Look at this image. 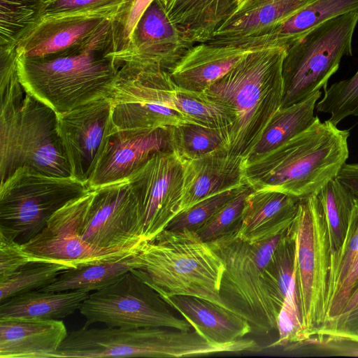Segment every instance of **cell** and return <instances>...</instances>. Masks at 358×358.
<instances>
[{
  "mask_svg": "<svg viewBox=\"0 0 358 358\" xmlns=\"http://www.w3.org/2000/svg\"><path fill=\"white\" fill-rule=\"evenodd\" d=\"M111 19L89 38L58 55L29 59L17 56V73L25 92L62 114L107 97L120 65L112 52Z\"/></svg>",
  "mask_w": 358,
  "mask_h": 358,
  "instance_id": "1",
  "label": "cell"
},
{
  "mask_svg": "<svg viewBox=\"0 0 358 358\" xmlns=\"http://www.w3.org/2000/svg\"><path fill=\"white\" fill-rule=\"evenodd\" d=\"M350 132L319 117L307 129L259 157L244 162L246 184L301 199L337 177L349 157Z\"/></svg>",
  "mask_w": 358,
  "mask_h": 358,
  "instance_id": "2",
  "label": "cell"
},
{
  "mask_svg": "<svg viewBox=\"0 0 358 358\" xmlns=\"http://www.w3.org/2000/svg\"><path fill=\"white\" fill-rule=\"evenodd\" d=\"M286 50L279 47L250 50L203 92L232 117L229 127L231 153L245 159L281 108Z\"/></svg>",
  "mask_w": 358,
  "mask_h": 358,
  "instance_id": "3",
  "label": "cell"
},
{
  "mask_svg": "<svg viewBox=\"0 0 358 358\" xmlns=\"http://www.w3.org/2000/svg\"><path fill=\"white\" fill-rule=\"evenodd\" d=\"M1 182L20 167L72 176L58 132L57 113L25 92L18 73L0 88Z\"/></svg>",
  "mask_w": 358,
  "mask_h": 358,
  "instance_id": "4",
  "label": "cell"
},
{
  "mask_svg": "<svg viewBox=\"0 0 358 358\" xmlns=\"http://www.w3.org/2000/svg\"><path fill=\"white\" fill-rule=\"evenodd\" d=\"M139 255L143 265L131 271L162 299L196 296L236 315L220 294L224 262L194 231L165 229L143 242Z\"/></svg>",
  "mask_w": 358,
  "mask_h": 358,
  "instance_id": "5",
  "label": "cell"
},
{
  "mask_svg": "<svg viewBox=\"0 0 358 358\" xmlns=\"http://www.w3.org/2000/svg\"><path fill=\"white\" fill-rule=\"evenodd\" d=\"M287 230L259 242L248 243L238 238L232 229L209 242L224 264L220 296L235 314L260 334H268L277 328L280 309L269 294L264 272Z\"/></svg>",
  "mask_w": 358,
  "mask_h": 358,
  "instance_id": "6",
  "label": "cell"
},
{
  "mask_svg": "<svg viewBox=\"0 0 358 358\" xmlns=\"http://www.w3.org/2000/svg\"><path fill=\"white\" fill-rule=\"evenodd\" d=\"M230 350L229 343H209L194 330L169 327H82L68 334L55 358H180L227 352Z\"/></svg>",
  "mask_w": 358,
  "mask_h": 358,
  "instance_id": "7",
  "label": "cell"
},
{
  "mask_svg": "<svg viewBox=\"0 0 358 358\" xmlns=\"http://www.w3.org/2000/svg\"><path fill=\"white\" fill-rule=\"evenodd\" d=\"M358 10L333 17L315 27L286 50L282 63L281 108L301 101L327 87L341 59L352 55Z\"/></svg>",
  "mask_w": 358,
  "mask_h": 358,
  "instance_id": "8",
  "label": "cell"
},
{
  "mask_svg": "<svg viewBox=\"0 0 358 358\" xmlns=\"http://www.w3.org/2000/svg\"><path fill=\"white\" fill-rule=\"evenodd\" d=\"M90 190L73 176L20 167L0 185V232L24 243L40 233L55 212Z\"/></svg>",
  "mask_w": 358,
  "mask_h": 358,
  "instance_id": "9",
  "label": "cell"
},
{
  "mask_svg": "<svg viewBox=\"0 0 358 358\" xmlns=\"http://www.w3.org/2000/svg\"><path fill=\"white\" fill-rule=\"evenodd\" d=\"M296 287L308 337L326 322L330 243L317 194L300 199L294 220Z\"/></svg>",
  "mask_w": 358,
  "mask_h": 358,
  "instance_id": "10",
  "label": "cell"
},
{
  "mask_svg": "<svg viewBox=\"0 0 358 358\" xmlns=\"http://www.w3.org/2000/svg\"><path fill=\"white\" fill-rule=\"evenodd\" d=\"M176 88L166 71L133 63L122 64L107 96L111 105L113 130L194 123L177 108Z\"/></svg>",
  "mask_w": 358,
  "mask_h": 358,
  "instance_id": "11",
  "label": "cell"
},
{
  "mask_svg": "<svg viewBox=\"0 0 358 358\" xmlns=\"http://www.w3.org/2000/svg\"><path fill=\"white\" fill-rule=\"evenodd\" d=\"M169 305L131 271L114 283L89 294L79 310L83 327L101 322L109 327H169L189 331L191 325L176 316Z\"/></svg>",
  "mask_w": 358,
  "mask_h": 358,
  "instance_id": "12",
  "label": "cell"
},
{
  "mask_svg": "<svg viewBox=\"0 0 358 358\" xmlns=\"http://www.w3.org/2000/svg\"><path fill=\"white\" fill-rule=\"evenodd\" d=\"M94 190L76 198L55 212L37 235L22 243L29 262L59 264L69 269L116 259L136 252L141 245L122 249L97 248L84 241L78 227Z\"/></svg>",
  "mask_w": 358,
  "mask_h": 358,
  "instance_id": "13",
  "label": "cell"
},
{
  "mask_svg": "<svg viewBox=\"0 0 358 358\" xmlns=\"http://www.w3.org/2000/svg\"><path fill=\"white\" fill-rule=\"evenodd\" d=\"M185 163L173 150L159 152L127 179L137 201L145 241L165 230L179 213Z\"/></svg>",
  "mask_w": 358,
  "mask_h": 358,
  "instance_id": "14",
  "label": "cell"
},
{
  "mask_svg": "<svg viewBox=\"0 0 358 358\" xmlns=\"http://www.w3.org/2000/svg\"><path fill=\"white\" fill-rule=\"evenodd\" d=\"M78 232L84 241L101 249L128 248L145 242L128 180L94 189Z\"/></svg>",
  "mask_w": 358,
  "mask_h": 358,
  "instance_id": "15",
  "label": "cell"
},
{
  "mask_svg": "<svg viewBox=\"0 0 358 358\" xmlns=\"http://www.w3.org/2000/svg\"><path fill=\"white\" fill-rule=\"evenodd\" d=\"M57 119L71 175L87 185L113 129L110 103L99 98L57 114Z\"/></svg>",
  "mask_w": 358,
  "mask_h": 358,
  "instance_id": "16",
  "label": "cell"
},
{
  "mask_svg": "<svg viewBox=\"0 0 358 358\" xmlns=\"http://www.w3.org/2000/svg\"><path fill=\"white\" fill-rule=\"evenodd\" d=\"M171 150V127L113 129L87 186L94 190L126 180L155 155Z\"/></svg>",
  "mask_w": 358,
  "mask_h": 358,
  "instance_id": "17",
  "label": "cell"
},
{
  "mask_svg": "<svg viewBox=\"0 0 358 358\" xmlns=\"http://www.w3.org/2000/svg\"><path fill=\"white\" fill-rule=\"evenodd\" d=\"M196 43L169 19L157 0L141 15L131 36L123 63L157 68L169 73Z\"/></svg>",
  "mask_w": 358,
  "mask_h": 358,
  "instance_id": "18",
  "label": "cell"
},
{
  "mask_svg": "<svg viewBox=\"0 0 358 358\" xmlns=\"http://www.w3.org/2000/svg\"><path fill=\"white\" fill-rule=\"evenodd\" d=\"M113 15L102 13L43 15L17 42V56L43 59L81 44Z\"/></svg>",
  "mask_w": 358,
  "mask_h": 358,
  "instance_id": "19",
  "label": "cell"
},
{
  "mask_svg": "<svg viewBox=\"0 0 358 358\" xmlns=\"http://www.w3.org/2000/svg\"><path fill=\"white\" fill-rule=\"evenodd\" d=\"M243 159L224 148L186 161L179 213L206 198L245 185Z\"/></svg>",
  "mask_w": 358,
  "mask_h": 358,
  "instance_id": "20",
  "label": "cell"
},
{
  "mask_svg": "<svg viewBox=\"0 0 358 358\" xmlns=\"http://www.w3.org/2000/svg\"><path fill=\"white\" fill-rule=\"evenodd\" d=\"M300 199L268 189L252 190L246 196L234 235L248 243L273 237L292 224Z\"/></svg>",
  "mask_w": 358,
  "mask_h": 358,
  "instance_id": "21",
  "label": "cell"
},
{
  "mask_svg": "<svg viewBox=\"0 0 358 358\" xmlns=\"http://www.w3.org/2000/svg\"><path fill=\"white\" fill-rule=\"evenodd\" d=\"M358 10V0H314L261 34L232 41L222 45L248 50L271 47L287 49L319 24Z\"/></svg>",
  "mask_w": 358,
  "mask_h": 358,
  "instance_id": "22",
  "label": "cell"
},
{
  "mask_svg": "<svg viewBox=\"0 0 358 358\" xmlns=\"http://www.w3.org/2000/svg\"><path fill=\"white\" fill-rule=\"evenodd\" d=\"M251 50L210 43H196L169 73L180 88L203 92Z\"/></svg>",
  "mask_w": 358,
  "mask_h": 358,
  "instance_id": "23",
  "label": "cell"
},
{
  "mask_svg": "<svg viewBox=\"0 0 358 358\" xmlns=\"http://www.w3.org/2000/svg\"><path fill=\"white\" fill-rule=\"evenodd\" d=\"M67 335L61 320L0 319V358H55Z\"/></svg>",
  "mask_w": 358,
  "mask_h": 358,
  "instance_id": "24",
  "label": "cell"
},
{
  "mask_svg": "<svg viewBox=\"0 0 358 358\" xmlns=\"http://www.w3.org/2000/svg\"><path fill=\"white\" fill-rule=\"evenodd\" d=\"M313 1L241 0L208 43L222 45L261 34Z\"/></svg>",
  "mask_w": 358,
  "mask_h": 358,
  "instance_id": "25",
  "label": "cell"
},
{
  "mask_svg": "<svg viewBox=\"0 0 358 358\" xmlns=\"http://www.w3.org/2000/svg\"><path fill=\"white\" fill-rule=\"evenodd\" d=\"M163 300L209 343L234 341L243 338L252 330L250 324L244 318L202 299L178 295Z\"/></svg>",
  "mask_w": 358,
  "mask_h": 358,
  "instance_id": "26",
  "label": "cell"
},
{
  "mask_svg": "<svg viewBox=\"0 0 358 358\" xmlns=\"http://www.w3.org/2000/svg\"><path fill=\"white\" fill-rule=\"evenodd\" d=\"M89 292L70 290L24 292L0 302V319L59 320L79 310Z\"/></svg>",
  "mask_w": 358,
  "mask_h": 358,
  "instance_id": "27",
  "label": "cell"
},
{
  "mask_svg": "<svg viewBox=\"0 0 358 358\" xmlns=\"http://www.w3.org/2000/svg\"><path fill=\"white\" fill-rule=\"evenodd\" d=\"M239 2L240 0H176L167 15L194 43H206Z\"/></svg>",
  "mask_w": 358,
  "mask_h": 358,
  "instance_id": "28",
  "label": "cell"
},
{
  "mask_svg": "<svg viewBox=\"0 0 358 358\" xmlns=\"http://www.w3.org/2000/svg\"><path fill=\"white\" fill-rule=\"evenodd\" d=\"M143 265L138 250L116 259L64 270L52 283L38 290L96 291L114 283L131 270Z\"/></svg>",
  "mask_w": 358,
  "mask_h": 358,
  "instance_id": "29",
  "label": "cell"
},
{
  "mask_svg": "<svg viewBox=\"0 0 358 358\" xmlns=\"http://www.w3.org/2000/svg\"><path fill=\"white\" fill-rule=\"evenodd\" d=\"M321 95L319 90L301 101L280 108L244 162L259 157L310 127L318 117L314 115V110Z\"/></svg>",
  "mask_w": 358,
  "mask_h": 358,
  "instance_id": "30",
  "label": "cell"
},
{
  "mask_svg": "<svg viewBox=\"0 0 358 358\" xmlns=\"http://www.w3.org/2000/svg\"><path fill=\"white\" fill-rule=\"evenodd\" d=\"M316 194L326 220L331 255L338 251L345 241L356 199L337 177L328 182Z\"/></svg>",
  "mask_w": 358,
  "mask_h": 358,
  "instance_id": "31",
  "label": "cell"
},
{
  "mask_svg": "<svg viewBox=\"0 0 358 358\" xmlns=\"http://www.w3.org/2000/svg\"><path fill=\"white\" fill-rule=\"evenodd\" d=\"M173 150L185 161L229 146V127H212L194 123L171 127Z\"/></svg>",
  "mask_w": 358,
  "mask_h": 358,
  "instance_id": "32",
  "label": "cell"
},
{
  "mask_svg": "<svg viewBox=\"0 0 358 358\" xmlns=\"http://www.w3.org/2000/svg\"><path fill=\"white\" fill-rule=\"evenodd\" d=\"M45 0H0V48H14L43 16Z\"/></svg>",
  "mask_w": 358,
  "mask_h": 358,
  "instance_id": "33",
  "label": "cell"
},
{
  "mask_svg": "<svg viewBox=\"0 0 358 358\" xmlns=\"http://www.w3.org/2000/svg\"><path fill=\"white\" fill-rule=\"evenodd\" d=\"M292 224L278 242L264 272L267 289L280 310L294 271L295 241Z\"/></svg>",
  "mask_w": 358,
  "mask_h": 358,
  "instance_id": "34",
  "label": "cell"
},
{
  "mask_svg": "<svg viewBox=\"0 0 358 358\" xmlns=\"http://www.w3.org/2000/svg\"><path fill=\"white\" fill-rule=\"evenodd\" d=\"M66 269L69 268L59 264L30 262L0 281V302L24 292L41 289L52 283Z\"/></svg>",
  "mask_w": 358,
  "mask_h": 358,
  "instance_id": "35",
  "label": "cell"
},
{
  "mask_svg": "<svg viewBox=\"0 0 358 358\" xmlns=\"http://www.w3.org/2000/svg\"><path fill=\"white\" fill-rule=\"evenodd\" d=\"M315 108L330 114L329 120L336 126L348 116H358V70L351 78L326 87Z\"/></svg>",
  "mask_w": 358,
  "mask_h": 358,
  "instance_id": "36",
  "label": "cell"
},
{
  "mask_svg": "<svg viewBox=\"0 0 358 358\" xmlns=\"http://www.w3.org/2000/svg\"><path fill=\"white\" fill-rule=\"evenodd\" d=\"M154 0H124L111 20L112 52L118 64L127 55L133 31L143 13Z\"/></svg>",
  "mask_w": 358,
  "mask_h": 358,
  "instance_id": "37",
  "label": "cell"
},
{
  "mask_svg": "<svg viewBox=\"0 0 358 358\" xmlns=\"http://www.w3.org/2000/svg\"><path fill=\"white\" fill-rule=\"evenodd\" d=\"M357 255L358 200L356 199L352 215L349 220L345 241L338 251L330 255L327 288V308Z\"/></svg>",
  "mask_w": 358,
  "mask_h": 358,
  "instance_id": "38",
  "label": "cell"
},
{
  "mask_svg": "<svg viewBox=\"0 0 358 358\" xmlns=\"http://www.w3.org/2000/svg\"><path fill=\"white\" fill-rule=\"evenodd\" d=\"M277 329L279 338L270 347H283L308 338L302 324L296 287L295 267L290 285L278 316Z\"/></svg>",
  "mask_w": 358,
  "mask_h": 358,
  "instance_id": "39",
  "label": "cell"
},
{
  "mask_svg": "<svg viewBox=\"0 0 358 358\" xmlns=\"http://www.w3.org/2000/svg\"><path fill=\"white\" fill-rule=\"evenodd\" d=\"M252 189L246 185L232 199L228 201L195 232L199 238L207 243L225 235L235 229L239 220L245 198Z\"/></svg>",
  "mask_w": 358,
  "mask_h": 358,
  "instance_id": "40",
  "label": "cell"
},
{
  "mask_svg": "<svg viewBox=\"0 0 358 358\" xmlns=\"http://www.w3.org/2000/svg\"><path fill=\"white\" fill-rule=\"evenodd\" d=\"M247 184L206 198L180 212L170 222L166 229L196 231L216 211L236 196Z\"/></svg>",
  "mask_w": 358,
  "mask_h": 358,
  "instance_id": "41",
  "label": "cell"
},
{
  "mask_svg": "<svg viewBox=\"0 0 358 358\" xmlns=\"http://www.w3.org/2000/svg\"><path fill=\"white\" fill-rule=\"evenodd\" d=\"M124 0H45L43 15L102 13L115 15Z\"/></svg>",
  "mask_w": 358,
  "mask_h": 358,
  "instance_id": "42",
  "label": "cell"
},
{
  "mask_svg": "<svg viewBox=\"0 0 358 358\" xmlns=\"http://www.w3.org/2000/svg\"><path fill=\"white\" fill-rule=\"evenodd\" d=\"M29 262H30L22 244L0 232V281L5 280Z\"/></svg>",
  "mask_w": 358,
  "mask_h": 358,
  "instance_id": "43",
  "label": "cell"
},
{
  "mask_svg": "<svg viewBox=\"0 0 358 358\" xmlns=\"http://www.w3.org/2000/svg\"><path fill=\"white\" fill-rule=\"evenodd\" d=\"M357 282L358 255L350 267L327 308L326 322L333 321L341 315Z\"/></svg>",
  "mask_w": 358,
  "mask_h": 358,
  "instance_id": "44",
  "label": "cell"
},
{
  "mask_svg": "<svg viewBox=\"0 0 358 358\" xmlns=\"http://www.w3.org/2000/svg\"><path fill=\"white\" fill-rule=\"evenodd\" d=\"M338 179L346 185L358 200V164H345L340 170Z\"/></svg>",
  "mask_w": 358,
  "mask_h": 358,
  "instance_id": "45",
  "label": "cell"
},
{
  "mask_svg": "<svg viewBox=\"0 0 358 358\" xmlns=\"http://www.w3.org/2000/svg\"><path fill=\"white\" fill-rule=\"evenodd\" d=\"M163 8L168 13L171 9L176 0H157Z\"/></svg>",
  "mask_w": 358,
  "mask_h": 358,
  "instance_id": "46",
  "label": "cell"
},
{
  "mask_svg": "<svg viewBox=\"0 0 358 358\" xmlns=\"http://www.w3.org/2000/svg\"><path fill=\"white\" fill-rule=\"evenodd\" d=\"M348 355L358 357V349L348 352Z\"/></svg>",
  "mask_w": 358,
  "mask_h": 358,
  "instance_id": "47",
  "label": "cell"
},
{
  "mask_svg": "<svg viewBox=\"0 0 358 358\" xmlns=\"http://www.w3.org/2000/svg\"><path fill=\"white\" fill-rule=\"evenodd\" d=\"M241 1V0H240Z\"/></svg>",
  "mask_w": 358,
  "mask_h": 358,
  "instance_id": "48",
  "label": "cell"
}]
</instances>
